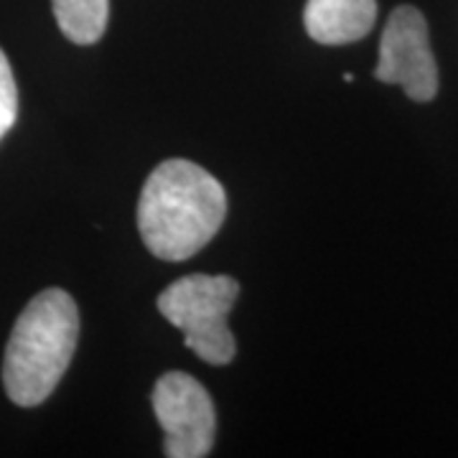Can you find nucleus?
I'll return each instance as SVG.
<instances>
[{"label": "nucleus", "mask_w": 458, "mask_h": 458, "mask_svg": "<svg viewBox=\"0 0 458 458\" xmlns=\"http://www.w3.org/2000/svg\"><path fill=\"white\" fill-rule=\"evenodd\" d=\"M375 77L385 84H397L410 99L430 102L438 92V66L430 51L426 16L412 8H394L379 41V62Z\"/></svg>", "instance_id": "20e7f679"}, {"label": "nucleus", "mask_w": 458, "mask_h": 458, "mask_svg": "<svg viewBox=\"0 0 458 458\" xmlns=\"http://www.w3.org/2000/svg\"><path fill=\"white\" fill-rule=\"evenodd\" d=\"M240 295V283L229 276L194 273L176 280L158 295V311L183 334V344L199 360L225 367L234 360L237 342L227 316Z\"/></svg>", "instance_id": "7ed1b4c3"}, {"label": "nucleus", "mask_w": 458, "mask_h": 458, "mask_svg": "<svg viewBox=\"0 0 458 458\" xmlns=\"http://www.w3.org/2000/svg\"><path fill=\"white\" fill-rule=\"evenodd\" d=\"M377 0H309L303 23L313 41L327 47L354 44L375 29Z\"/></svg>", "instance_id": "423d86ee"}, {"label": "nucleus", "mask_w": 458, "mask_h": 458, "mask_svg": "<svg viewBox=\"0 0 458 458\" xmlns=\"http://www.w3.org/2000/svg\"><path fill=\"white\" fill-rule=\"evenodd\" d=\"M18 117V89L13 80V69L0 49V140L13 128Z\"/></svg>", "instance_id": "6e6552de"}, {"label": "nucleus", "mask_w": 458, "mask_h": 458, "mask_svg": "<svg viewBox=\"0 0 458 458\" xmlns=\"http://www.w3.org/2000/svg\"><path fill=\"white\" fill-rule=\"evenodd\" d=\"M153 412L164 428L165 456H209L216 436V412L201 382L186 372H165L153 390Z\"/></svg>", "instance_id": "39448f33"}, {"label": "nucleus", "mask_w": 458, "mask_h": 458, "mask_svg": "<svg viewBox=\"0 0 458 458\" xmlns=\"http://www.w3.org/2000/svg\"><path fill=\"white\" fill-rule=\"evenodd\" d=\"M51 8L62 33L74 44L89 47L99 41L107 29V0H51Z\"/></svg>", "instance_id": "0eeeda50"}, {"label": "nucleus", "mask_w": 458, "mask_h": 458, "mask_svg": "<svg viewBox=\"0 0 458 458\" xmlns=\"http://www.w3.org/2000/svg\"><path fill=\"white\" fill-rule=\"evenodd\" d=\"M80 339V311L62 288L38 293L18 316L5 346L3 385L21 408L41 405L64 377Z\"/></svg>", "instance_id": "f03ea898"}, {"label": "nucleus", "mask_w": 458, "mask_h": 458, "mask_svg": "<svg viewBox=\"0 0 458 458\" xmlns=\"http://www.w3.org/2000/svg\"><path fill=\"white\" fill-rule=\"evenodd\" d=\"M225 216L227 194L222 183L183 158L156 165L138 201V232L148 250L165 262L194 258L212 242Z\"/></svg>", "instance_id": "f257e3e1"}]
</instances>
